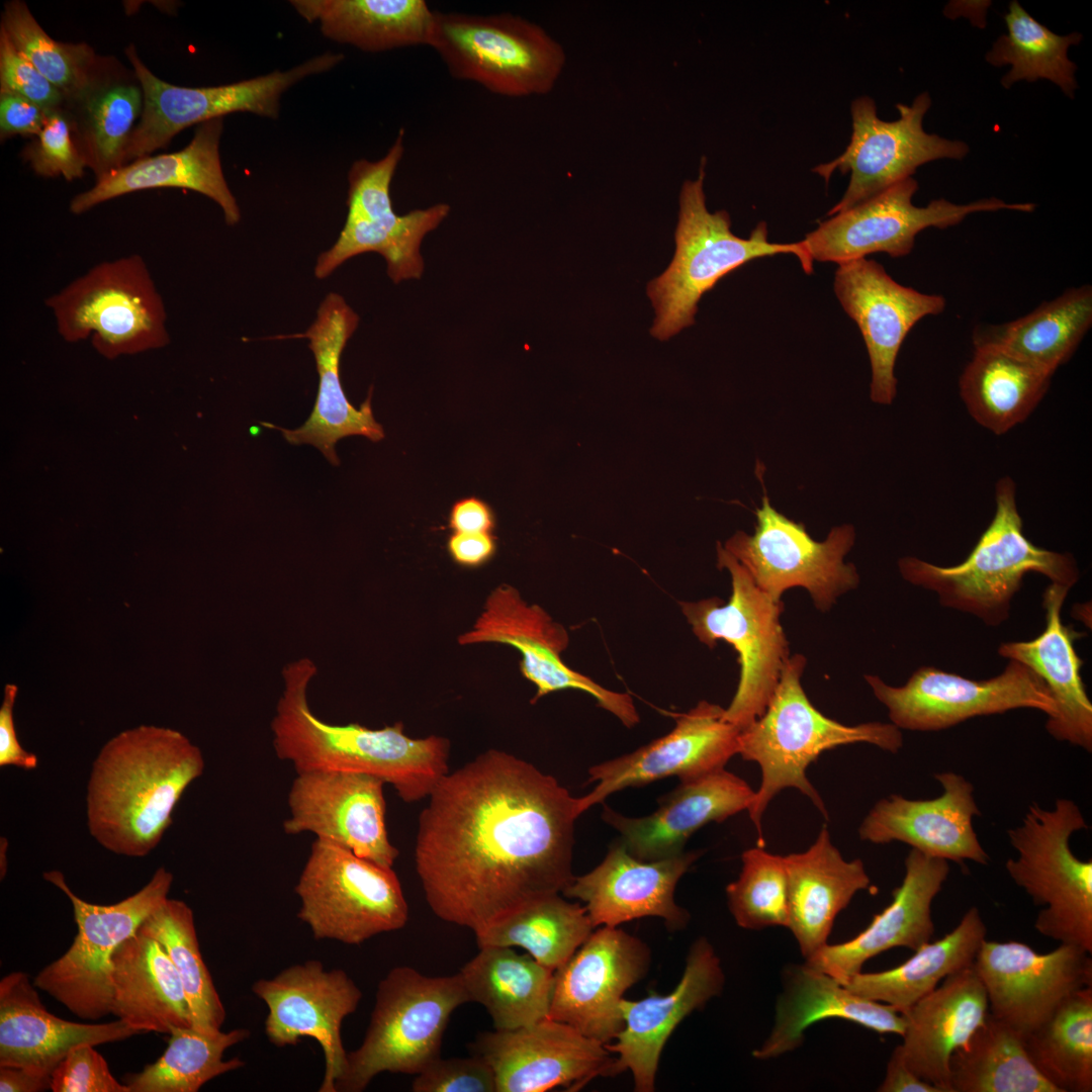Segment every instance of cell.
Returning a JSON list of instances; mask_svg holds the SVG:
<instances>
[{"mask_svg": "<svg viewBox=\"0 0 1092 1092\" xmlns=\"http://www.w3.org/2000/svg\"><path fill=\"white\" fill-rule=\"evenodd\" d=\"M418 821L415 866L440 919L473 932L572 882L581 815L554 777L489 749L448 771Z\"/></svg>", "mask_w": 1092, "mask_h": 1092, "instance_id": "1", "label": "cell"}, {"mask_svg": "<svg viewBox=\"0 0 1092 1092\" xmlns=\"http://www.w3.org/2000/svg\"><path fill=\"white\" fill-rule=\"evenodd\" d=\"M204 765L200 748L177 730L143 725L120 732L92 763L86 789L91 836L115 854L148 855Z\"/></svg>", "mask_w": 1092, "mask_h": 1092, "instance_id": "2", "label": "cell"}, {"mask_svg": "<svg viewBox=\"0 0 1092 1092\" xmlns=\"http://www.w3.org/2000/svg\"><path fill=\"white\" fill-rule=\"evenodd\" d=\"M315 663L301 657L282 669L283 691L271 721L276 755L296 772L330 770L364 774L389 784L404 803L428 798L449 771V741L431 735L413 738L397 722L380 729L357 723L334 725L317 718L307 702Z\"/></svg>", "mask_w": 1092, "mask_h": 1092, "instance_id": "3", "label": "cell"}, {"mask_svg": "<svg viewBox=\"0 0 1092 1092\" xmlns=\"http://www.w3.org/2000/svg\"><path fill=\"white\" fill-rule=\"evenodd\" d=\"M806 658L789 657L764 713L738 737V754L758 763L761 782L748 808L757 830V844L764 846L761 821L770 801L784 789L794 788L807 796L828 818L819 793L806 776L807 767L826 750L864 742L896 753L903 746L901 729L893 723L868 722L854 726L824 716L809 701L801 676Z\"/></svg>", "mask_w": 1092, "mask_h": 1092, "instance_id": "4", "label": "cell"}, {"mask_svg": "<svg viewBox=\"0 0 1092 1092\" xmlns=\"http://www.w3.org/2000/svg\"><path fill=\"white\" fill-rule=\"evenodd\" d=\"M995 505L992 521L961 563L940 566L913 556L898 563L904 579L934 592L943 607L969 613L988 626L1009 618L1011 601L1028 572L1070 589L1080 578L1070 553L1037 547L1026 538L1010 477L997 482Z\"/></svg>", "mask_w": 1092, "mask_h": 1092, "instance_id": "5", "label": "cell"}, {"mask_svg": "<svg viewBox=\"0 0 1092 1092\" xmlns=\"http://www.w3.org/2000/svg\"><path fill=\"white\" fill-rule=\"evenodd\" d=\"M705 162L695 180L686 181L679 192L675 252L666 270L650 281L647 294L655 310L650 330L667 340L695 323L701 297L719 280L747 262L778 254L795 255L807 274L813 260L802 242L770 243L765 222H759L747 239L731 231L728 212H710L704 191Z\"/></svg>", "mask_w": 1092, "mask_h": 1092, "instance_id": "6", "label": "cell"}, {"mask_svg": "<svg viewBox=\"0 0 1092 1092\" xmlns=\"http://www.w3.org/2000/svg\"><path fill=\"white\" fill-rule=\"evenodd\" d=\"M469 1002L459 974L429 977L392 968L379 982L362 1043L347 1053L336 1092H361L383 1072L418 1075L440 1057L453 1011Z\"/></svg>", "mask_w": 1092, "mask_h": 1092, "instance_id": "7", "label": "cell"}, {"mask_svg": "<svg viewBox=\"0 0 1092 1092\" xmlns=\"http://www.w3.org/2000/svg\"><path fill=\"white\" fill-rule=\"evenodd\" d=\"M1088 825L1072 800L1058 799L1052 809L1033 802L1021 823L1007 831L1016 858L1005 869L1011 880L1043 907L1035 930L1061 943L1092 951V860L1071 849L1070 838Z\"/></svg>", "mask_w": 1092, "mask_h": 1092, "instance_id": "8", "label": "cell"}, {"mask_svg": "<svg viewBox=\"0 0 1092 1092\" xmlns=\"http://www.w3.org/2000/svg\"><path fill=\"white\" fill-rule=\"evenodd\" d=\"M429 47L453 78L506 97L549 93L566 63L563 48L544 28L508 12L435 11Z\"/></svg>", "mask_w": 1092, "mask_h": 1092, "instance_id": "9", "label": "cell"}, {"mask_svg": "<svg viewBox=\"0 0 1092 1092\" xmlns=\"http://www.w3.org/2000/svg\"><path fill=\"white\" fill-rule=\"evenodd\" d=\"M718 560L731 575L729 601L724 604L719 598H709L679 602V607L699 641L713 648L724 640L736 650L739 682L724 719L742 730L764 713L789 658V642L780 621L784 605L763 593L720 546Z\"/></svg>", "mask_w": 1092, "mask_h": 1092, "instance_id": "10", "label": "cell"}, {"mask_svg": "<svg viewBox=\"0 0 1092 1092\" xmlns=\"http://www.w3.org/2000/svg\"><path fill=\"white\" fill-rule=\"evenodd\" d=\"M46 304L67 342L91 337L107 359L159 349L169 343L164 302L139 255L102 262Z\"/></svg>", "mask_w": 1092, "mask_h": 1092, "instance_id": "11", "label": "cell"}, {"mask_svg": "<svg viewBox=\"0 0 1092 1092\" xmlns=\"http://www.w3.org/2000/svg\"><path fill=\"white\" fill-rule=\"evenodd\" d=\"M71 901L78 932L72 945L44 967L33 984L88 1020L111 1013L112 957L145 919L168 898L174 877L161 867L136 893L110 904L89 903L69 888L60 871L43 874Z\"/></svg>", "mask_w": 1092, "mask_h": 1092, "instance_id": "12", "label": "cell"}, {"mask_svg": "<svg viewBox=\"0 0 1092 1092\" xmlns=\"http://www.w3.org/2000/svg\"><path fill=\"white\" fill-rule=\"evenodd\" d=\"M297 917L315 939L357 945L398 930L408 907L392 868L381 867L337 844L317 839L295 885Z\"/></svg>", "mask_w": 1092, "mask_h": 1092, "instance_id": "13", "label": "cell"}, {"mask_svg": "<svg viewBox=\"0 0 1092 1092\" xmlns=\"http://www.w3.org/2000/svg\"><path fill=\"white\" fill-rule=\"evenodd\" d=\"M403 154L401 128L384 157L375 162L360 159L353 163L348 173L346 221L333 247L318 256L316 278H326L348 259L366 252L384 258L394 283L422 277L421 244L448 216L450 206L438 203L402 215L394 212L389 190Z\"/></svg>", "mask_w": 1092, "mask_h": 1092, "instance_id": "14", "label": "cell"}, {"mask_svg": "<svg viewBox=\"0 0 1092 1092\" xmlns=\"http://www.w3.org/2000/svg\"><path fill=\"white\" fill-rule=\"evenodd\" d=\"M126 56L143 93L141 116L124 149L122 166L166 147L181 130L233 112H251L277 118L282 94L300 80L327 72L344 60L325 53L290 70L237 83L189 88L167 83L141 61L133 46Z\"/></svg>", "mask_w": 1092, "mask_h": 1092, "instance_id": "15", "label": "cell"}, {"mask_svg": "<svg viewBox=\"0 0 1092 1092\" xmlns=\"http://www.w3.org/2000/svg\"><path fill=\"white\" fill-rule=\"evenodd\" d=\"M755 515L753 535L738 532L725 549L774 601L780 602L785 590L802 586L825 612L840 595L858 585L855 567L843 561L854 543L852 526L834 527L824 541H815L804 524L779 513L766 494Z\"/></svg>", "mask_w": 1092, "mask_h": 1092, "instance_id": "16", "label": "cell"}, {"mask_svg": "<svg viewBox=\"0 0 1092 1092\" xmlns=\"http://www.w3.org/2000/svg\"><path fill=\"white\" fill-rule=\"evenodd\" d=\"M931 106L927 92L911 105H896L899 118L882 120L876 102L868 96L852 101V132L845 151L813 169L829 181L835 170L850 174L845 193L829 210L831 216L846 210L912 177L920 166L935 160H962L969 153L963 141L947 140L923 129V118Z\"/></svg>", "mask_w": 1092, "mask_h": 1092, "instance_id": "17", "label": "cell"}, {"mask_svg": "<svg viewBox=\"0 0 1092 1092\" xmlns=\"http://www.w3.org/2000/svg\"><path fill=\"white\" fill-rule=\"evenodd\" d=\"M918 189L913 178L900 181L877 195L831 215L808 233L802 244L811 259L837 264L883 252L897 258L911 253L916 236L927 228L946 229L976 212L1015 210L1031 212L1033 203H1007L991 197L957 204L944 198L925 206L912 202Z\"/></svg>", "mask_w": 1092, "mask_h": 1092, "instance_id": "18", "label": "cell"}, {"mask_svg": "<svg viewBox=\"0 0 1092 1092\" xmlns=\"http://www.w3.org/2000/svg\"><path fill=\"white\" fill-rule=\"evenodd\" d=\"M875 697L888 709L891 723L911 731H939L978 716L1034 709L1048 718L1055 701L1044 681L1029 667L1009 660L988 679H972L931 666L918 668L904 686L893 687L866 675Z\"/></svg>", "mask_w": 1092, "mask_h": 1092, "instance_id": "19", "label": "cell"}, {"mask_svg": "<svg viewBox=\"0 0 1092 1092\" xmlns=\"http://www.w3.org/2000/svg\"><path fill=\"white\" fill-rule=\"evenodd\" d=\"M973 967L985 987L988 1012L1023 1036L1073 993L1092 986L1090 952L1074 944L1037 953L1023 942L985 939Z\"/></svg>", "mask_w": 1092, "mask_h": 1092, "instance_id": "20", "label": "cell"}, {"mask_svg": "<svg viewBox=\"0 0 1092 1092\" xmlns=\"http://www.w3.org/2000/svg\"><path fill=\"white\" fill-rule=\"evenodd\" d=\"M252 991L268 1007L265 1034L269 1041L284 1048L295 1045L303 1036L315 1039L325 1057L318 1091L336 1092L347 1060L341 1026L362 998L356 983L341 969L327 971L321 961L308 960L271 979L255 981Z\"/></svg>", "mask_w": 1092, "mask_h": 1092, "instance_id": "21", "label": "cell"}, {"mask_svg": "<svg viewBox=\"0 0 1092 1092\" xmlns=\"http://www.w3.org/2000/svg\"><path fill=\"white\" fill-rule=\"evenodd\" d=\"M650 950L623 929L602 926L554 971L548 1018L609 1043L624 1026V993L647 973Z\"/></svg>", "mask_w": 1092, "mask_h": 1092, "instance_id": "22", "label": "cell"}, {"mask_svg": "<svg viewBox=\"0 0 1092 1092\" xmlns=\"http://www.w3.org/2000/svg\"><path fill=\"white\" fill-rule=\"evenodd\" d=\"M385 783L355 772H296L287 797V835L312 833L384 868H392L398 849L388 837Z\"/></svg>", "mask_w": 1092, "mask_h": 1092, "instance_id": "23", "label": "cell"}, {"mask_svg": "<svg viewBox=\"0 0 1092 1092\" xmlns=\"http://www.w3.org/2000/svg\"><path fill=\"white\" fill-rule=\"evenodd\" d=\"M473 1050L491 1067L495 1092L574 1091L599 1076L616 1075L606 1043L550 1018L480 1033Z\"/></svg>", "mask_w": 1092, "mask_h": 1092, "instance_id": "24", "label": "cell"}, {"mask_svg": "<svg viewBox=\"0 0 1092 1092\" xmlns=\"http://www.w3.org/2000/svg\"><path fill=\"white\" fill-rule=\"evenodd\" d=\"M725 709L707 701L679 714L674 728L636 750L595 764L588 783L598 785L578 797L582 814L613 793L676 777L693 781L725 768L738 754L740 729L724 719Z\"/></svg>", "mask_w": 1092, "mask_h": 1092, "instance_id": "25", "label": "cell"}, {"mask_svg": "<svg viewBox=\"0 0 1092 1092\" xmlns=\"http://www.w3.org/2000/svg\"><path fill=\"white\" fill-rule=\"evenodd\" d=\"M458 641L462 645L500 643L519 650L521 671L536 687L532 704L553 692L577 690L617 718L630 708L629 694L606 689L562 661L560 653L569 642L566 629L541 607L529 605L511 585L502 584L490 593L473 628Z\"/></svg>", "mask_w": 1092, "mask_h": 1092, "instance_id": "26", "label": "cell"}, {"mask_svg": "<svg viewBox=\"0 0 1092 1092\" xmlns=\"http://www.w3.org/2000/svg\"><path fill=\"white\" fill-rule=\"evenodd\" d=\"M834 292L866 343L872 400L892 403L897 391L895 364L903 341L921 318L941 313L945 298L899 284L880 263L867 258L838 264Z\"/></svg>", "mask_w": 1092, "mask_h": 1092, "instance_id": "27", "label": "cell"}, {"mask_svg": "<svg viewBox=\"0 0 1092 1092\" xmlns=\"http://www.w3.org/2000/svg\"><path fill=\"white\" fill-rule=\"evenodd\" d=\"M702 854L700 850L642 860L616 840L602 862L563 890L566 898L584 903L595 927L618 925L643 917H659L670 929L688 924L689 912L674 901L679 879Z\"/></svg>", "mask_w": 1092, "mask_h": 1092, "instance_id": "28", "label": "cell"}, {"mask_svg": "<svg viewBox=\"0 0 1092 1092\" xmlns=\"http://www.w3.org/2000/svg\"><path fill=\"white\" fill-rule=\"evenodd\" d=\"M934 779L942 788L936 798L890 795L878 801L858 828L859 838L875 844L900 841L947 861L987 864L989 856L973 825V818L981 815L973 785L953 771L937 772Z\"/></svg>", "mask_w": 1092, "mask_h": 1092, "instance_id": "29", "label": "cell"}, {"mask_svg": "<svg viewBox=\"0 0 1092 1092\" xmlns=\"http://www.w3.org/2000/svg\"><path fill=\"white\" fill-rule=\"evenodd\" d=\"M725 977L712 944L701 937L688 953L682 977L668 994L651 993L620 1004L624 1026L607 1049L616 1056V1073L630 1070L637 1092H651L661 1052L676 1026L718 996Z\"/></svg>", "mask_w": 1092, "mask_h": 1092, "instance_id": "30", "label": "cell"}, {"mask_svg": "<svg viewBox=\"0 0 1092 1092\" xmlns=\"http://www.w3.org/2000/svg\"><path fill=\"white\" fill-rule=\"evenodd\" d=\"M359 324L358 314L337 293H329L320 304L315 321L302 334L281 336L278 339L305 338L309 341L316 370L318 389L314 407L305 423L294 430L261 423L280 431L292 445L309 444L316 447L327 460L339 465L335 445L349 436H363L377 442L384 432L372 413V388L359 408L348 400L340 378V359L348 340Z\"/></svg>", "mask_w": 1092, "mask_h": 1092, "instance_id": "31", "label": "cell"}, {"mask_svg": "<svg viewBox=\"0 0 1092 1092\" xmlns=\"http://www.w3.org/2000/svg\"><path fill=\"white\" fill-rule=\"evenodd\" d=\"M949 874L948 861L911 848L905 875L892 902L853 938L826 943L806 963L844 985L864 963L893 947L916 950L930 941L935 927L931 905Z\"/></svg>", "mask_w": 1092, "mask_h": 1092, "instance_id": "32", "label": "cell"}, {"mask_svg": "<svg viewBox=\"0 0 1092 1092\" xmlns=\"http://www.w3.org/2000/svg\"><path fill=\"white\" fill-rule=\"evenodd\" d=\"M755 791L725 768L680 782L643 817H628L604 805L602 819L621 835L627 851L642 860H656L684 851L690 836L710 822H722L748 810Z\"/></svg>", "mask_w": 1092, "mask_h": 1092, "instance_id": "33", "label": "cell"}, {"mask_svg": "<svg viewBox=\"0 0 1092 1092\" xmlns=\"http://www.w3.org/2000/svg\"><path fill=\"white\" fill-rule=\"evenodd\" d=\"M27 974L13 972L0 982V1067L52 1075L73 1049L126 1039L136 1033L121 1019L78 1023L50 1013Z\"/></svg>", "mask_w": 1092, "mask_h": 1092, "instance_id": "34", "label": "cell"}, {"mask_svg": "<svg viewBox=\"0 0 1092 1092\" xmlns=\"http://www.w3.org/2000/svg\"><path fill=\"white\" fill-rule=\"evenodd\" d=\"M1070 588L1053 583L1045 588L1042 606L1045 627L1028 641L1005 642L998 647L1000 656L1018 661L1033 670L1046 685L1056 705V713L1048 718L1045 729L1059 741L1068 742L1092 751V703L1086 692L1074 642L1083 637L1073 626L1061 619L1064 602Z\"/></svg>", "mask_w": 1092, "mask_h": 1092, "instance_id": "35", "label": "cell"}, {"mask_svg": "<svg viewBox=\"0 0 1092 1092\" xmlns=\"http://www.w3.org/2000/svg\"><path fill=\"white\" fill-rule=\"evenodd\" d=\"M988 1013L985 987L973 965L946 977L907 1011L903 1042L906 1065L941 1092H952L949 1059L969 1041Z\"/></svg>", "mask_w": 1092, "mask_h": 1092, "instance_id": "36", "label": "cell"}, {"mask_svg": "<svg viewBox=\"0 0 1092 1092\" xmlns=\"http://www.w3.org/2000/svg\"><path fill=\"white\" fill-rule=\"evenodd\" d=\"M223 118L198 124L182 150L144 157L97 178L93 187L76 195L70 210L81 214L107 200L139 190L177 187L201 193L221 208L229 225L241 219L240 207L223 176L219 141Z\"/></svg>", "mask_w": 1092, "mask_h": 1092, "instance_id": "37", "label": "cell"}, {"mask_svg": "<svg viewBox=\"0 0 1092 1092\" xmlns=\"http://www.w3.org/2000/svg\"><path fill=\"white\" fill-rule=\"evenodd\" d=\"M775 1024L755 1058L774 1059L799 1048L806 1029L828 1018L854 1022L878 1033L903 1035L905 1017L892 1006L860 997L809 964L787 968Z\"/></svg>", "mask_w": 1092, "mask_h": 1092, "instance_id": "38", "label": "cell"}, {"mask_svg": "<svg viewBox=\"0 0 1092 1092\" xmlns=\"http://www.w3.org/2000/svg\"><path fill=\"white\" fill-rule=\"evenodd\" d=\"M783 857L788 928L808 959L828 943L836 916L858 891L871 888V880L860 859L842 857L825 826L807 850Z\"/></svg>", "mask_w": 1092, "mask_h": 1092, "instance_id": "39", "label": "cell"}, {"mask_svg": "<svg viewBox=\"0 0 1092 1092\" xmlns=\"http://www.w3.org/2000/svg\"><path fill=\"white\" fill-rule=\"evenodd\" d=\"M111 1013L139 1033L192 1026L176 968L163 945L139 930L112 957Z\"/></svg>", "mask_w": 1092, "mask_h": 1092, "instance_id": "40", "label": "cell"}, {"mask_svg": "<svg viewBox=\"0 0 1092 1092\" xmlns=\"http://www.w3.org/2000/svg\"><path fill=\"white\" fill-rule=\"evenodd\" d=\"M469 1002L481 1004L496 1030L548 1017L554 971L512 947L484 946L459 971Z\"/></svg>", "mask_w": 1092, "mask_h": 1092, "instance_id": "41", "label": "cell"}, {"mask_svg": "<svg viewBox=\"0 0 1092 1092\" xmlns=\"http://www.w3.org/2000/svg\"><path fill=\"white\" fill-rule=\"evenodd\" d=\"M308 22L329 38L379 53L430 44L435 11L423 0H293Z\"/></svg>", "mask_w": 1092, "mask_h": 1092, "instance_id": "42", "label": "cell"}, {"mask_svg": "<svg viewBox=\"0 0 1092 1092\" xmlns=\"http://www.w3.org/2000/svg\"><path fill=\"white\" fill-rule=\"evenodd\" d=\"M986 933L980 911L972 907L950 932L923 944L903 964L883 972H859L844 986L904 1013L946 977L972 966Z\"/></svg>", "mask_w": 1092, "mask_h": 1092, "instance_id": "43", "label": "cell"}, {"mask_svg": "<svg viewBox=\"0 0 1092 1092\" xmlns=\"http://www.w3.org/2000/svg\"><path fill=\"white\" fill-rule=\"evenodd\" d=\"M974 348L960 377V394L979 425L1002 435L1030 416L1054 374L995 347Z\"/></svg>", "mask_w": 1092, "mask_h": 1092, "instance_id": "44", "label": "cell"}, {"mask_svg": "<svg viewBox=\"0 0 1092 1092\" xmlns=\"http://www.w3.org/2000/svg\"><path fill=\"white\" fill-rule=\"evenodd\" d=\"M1092 325V287L1067 289L1027 314L1000 325H982L973 344L1006 351L1051 373L1078 349Z\"/></svg>", "mask_w": 1092, "mask_h": 1092, "instance_id": "45", "label": "cell"}, {"mask_svg": "<svg viewBox=\"0 0 1092 1092\" xmlns=\"http://www.w3.org/2000/svg\"><path fill=\"white\" fill-rule=\"evenodd\" d=\"M948 1070L952 1092H1059L1031 1062L1024 1036L989 1012Z\"/></svg>", "mask_w": 1092, "mask_h": 1092, "instance_id": "46", "label": "cell"}, {"mask_svg": "<svg viewBox=\"0 0 1092 1092\" xmlns=\"http://www.w3.org/2000/svg\"><path fill=\"white\" fill-rule=\"evenodd\" d=\"M595 926L584 906L551 894L533 900L474 932L478 948L521 947L550 970L560 968Z\"/></svg>", "mask_w": 1092, "mask_h": 1092, "instance_id": "47", "label": "cell"}, {"mask_svg": "<svg viewBox=\"0 0 1092 1092\" xmlns=\"http://www.w3.org/2000/svg\"><path fill=\"white\" fill-rule=\"evenodd\" d=\"M1024 1040L1031 1062L1059 1092H1091L1092 986L1073 993Z\"/></svg>", "mask_w": 1092, "mask_h": 1092, "instance_id": "48", "label": "cell"}, {"mask_svg": "<svg viewBox=\"0 0 1092 1092\" xmlns=\"http://www.w3.org/2000/svg\"><path fill=\"white\" fill-rule=\"evenodd\" d=\"M249 1036L246 1028L204 1032L173 1026L163 1055L141 1072L126 1075L125 1084L130 1092H197L211 1079L245 1066L240 1058H222L229 1048Z\"/></svg>", "mask_w": 1092, "mask_h": 1092, "instance_id": "49", "label": "cell"}, {"mask_svg": "<svg viewBox=\"0 0 1092 1092\" xmlns=\"http://www.w3.org/2000/svg\"><path fill=\"white\" fill-rule=\"evenodd\" d=\"M1007 33L994 42L986 55V61L1001 67L1010 65V71L1003 76L1001 84L1005 88L1015 82L1025 80L1034 82L1046 79L1058 85L1070 98L1078 87L1075 78L1077 66L1068 58V49L1077 46L1082 34L1072 32L1060 35L1039 23L1013 0L1004 15Z\"/></svg>", "mask_w": 1092, "mask_h": 1092, "instance_id": "50", "label": "cell"}, {"mask_svg": "<svg viewBox=\"0 0 1092 1092\" xmlns=\"http://www.w3.org/2000/svg\"><path fill=\"white\" fill-rule=\"evenodd\" d=\"M159 941L176 968L187 998L192 1026L217 1032L225 1020V1009L203 962L194 915L182 900L167 898L138 929Z\"/></svg>", "mask_w": 1092, "mask_h": 1092, "instance_id": "51", "label": "cell"}, {"mask_svg": "<svg viewBox=\"0 0 1092 1092\" xmlns=\"http://www.w3.org/2000/svg\"><path fill=\"white\" fill-rule=\"evenodd\" d=\"M77 145L97 178L122 166L124 149L143 109L140 86L100 78L74 100Z\"/></svg>", "mask_w": 1092, "mask_h": 1092, "instance_id": "52", "label": "cell"}, {"mask_svg": "<svg viewBox=\"0 0 1092 1092\" xmlns=\"http://www.w3.org/2000/svg\"><path fill=\"white\" fill-rule=\"evenodd\" d=\"M1 28L67 102L78 99L99 79L93 50L86 43H64L52 38L23 1L5 3Z\"/></svg>", "mask_w": 1092, "mask_h": 1092, "instance_id": "53", "label": "cell"}, {"mask_svg": "<svg viewBox=\"0 0 1092 1092\" xmlns=\"http://www.w3.org/2000/svg\"><path fill=\"white\" fill-rule=\"evenodd\" d=\"M738 879L726 887L729 910L745 929L788 928V892L784 857L762 847L745 850Z\"/></svg>", "mask_w": 1092, "mask_h": 1092, "instance_id": "54", "label": "cell"}, {"mask_svg": "<svg viewBox=\"0 0 1092 1092\" xmlns=\"http://www.w3.org/2000/svg\"><path fill=\"white\" fill-rule=\"evenodd\" d=\"M69 114L62 108L47 110L36 139L23 152L32 170L43 177L80 178L87 167L77 142Z\"/></svg>", "mask_w": 1092, "mask_h": 1092, "instance_id": "55", "label": "cell"}, {"mask_svg": "<svg viewBox=\"0 0 1092 1092\" xmlns=\"http://www.w3.org/2000/svg\"><path fill=\"white\" fill-rule=\"evenodd\" d=\"M414 1092H495L494 1074L479 1055L469 1058L441 1057L416 1075Z\"/></svg>", "mask_w": 1092, "mask_h": 1092, "instance_id": "56", "label": "cell"}, {"mask_svg": "<svg viewBox=\"0 0 1092 1092\" xmlns=\"http://www.w3.org/2000/svg\"><path fill=\"white\" fill-rule=\"evenodd\" d=\"M0 93L24 97L44 110L62 108L66 98L0 29Z\"/></svg>", "mask_w": 1092, "mask_h": 1092, "instance_id": "57", "label": "cell"}, {"mask_svg": "<svg viewBox=\"0 0 1092 1092\" xmlns=\"http://www.w3.org/2000/svg\"><path fill=\"white\" fill-rule=\"evenodd\" d=\"M84 1044L70 1051L52 1072L54 1092H130L111 1074L105 1059Z\"/></svg>", "mask_w": 1092, "mask_h": 1092, "instance_id": "58", "label": "cell"}, {"mask_svg": "<svg viewBox=\"0 0 1092 1092\" xmlns=\"http://www.w3.org/2000/svg\"><path fill=\"white\" fill-rule=\"evenodd\" d=\"M17 691V687L12 684H7L4 689L0 707V766L12 765L30 770L37 767L38 758L34 753L23 749L17 739L13 720Z\"/></svg>", "mask_w": 1092, "mask_h": 1092, "instance_id": "59", "label": "cell"}, {"mask_svg": "<svg viewBox=\"0 0 1092 1092\" xmlns=\"http://www.w3.org/2000/svg\"><path fill=\"white\" fill-rule=\"evenodd\" d=\"M47 110L30 100L10 93H0L1 138L14 134L37 135Z\"/></svg>", "mask_w": 1092, "mask_h": 1092, "instance_id": "60", "label": "cell"}, {"mask_svg": "<svg viewBox=\"0 0 1092 1092\" xmlns=\"http://www.w3.org/2000/svg\"><path fill=\"white\" fill-rule=\"evenodd\" d=\"M448 549L458 564L478 566L493 555L495 542L490 533L454 532L449 538Z\"/></svg>", "mask_w": 1092, "mask_h": 1092, "instance_id": "61", "label": "cell"}, {"mask_svg": "<svg viewBox=\"0 0 1092 1092\" xmlns=\"http://www.w3.org/2000/svg\"><path fill=\"white\" fill-rule=\"evenodd\" d=\"M880 1092H941L918 1077L904 1062L898 1046L888 1062L886 1076L877 1089Z\"/></svg>", "mask_w": 1092, "mask_h": 1092, "instance_id": "62", "label": "cell"}, {"mask_svg": "<svg viewBox=\"0 0 1092 1092\" xmlns=\"http://www.w3.org/2000/svg\"><path fill=\"white\" fill-rule=\"evenodd\" d=\"M493 517L486 504L477 498L456 503L450 515V527L459 533H490Z\"/></svg>", "mask_w": 1092, "mask_h": 1092, "instance_id": "63", "label": "cell"}, {"mask_svg": "<svg viewBox=\"0 0 1092 1092\" xmlns=\"http://www.w3.org/2000/svg\"><path fill=\"white\" fill-rule=\"evenodd\" d=\"M51 1087L52 1077L49 1074L24 1068L0 1067L1 1092H40Z\"/></svg>", "mask_w": 1092, "mask_h": 1092, "instance_id": "64", "label": "cell"}]
</instances>
